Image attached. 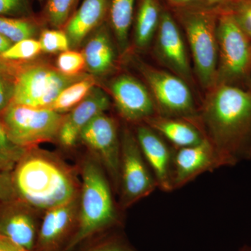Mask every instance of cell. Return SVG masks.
I'll return each mask as SVG.
<instances>
[{
	"mask_svg": "<svg viewBox=\"0 0 251 251\" xmlns=\"http://www.w3.org/2000/svg\"><path fill=\"white\" fill-rule=\"evenodd\" d=\"M41 52L40 43L34 38L14 43L0 55L5 62L16 64L34 58Z\"/></svg>",
	"mask_w": 251,
	"mask_h": 251,
	"instance_id": "obj_27",
	"label": "cell"
},
{
	"mask_svg": "<svg viewBox=\"0 0 251 251\" xmlns=\"http://www.w3.org/2000/svg\"><path fill=\"white\" fill-rule=\"evenodd\" d=\"M0 251H26L7 237L0 234Z\"/></svg>",
	"mask_w": 251,
	"mask_h": 251,
	"instance_id": "obj_36",
	"label": "cell"
},
{
	"mask_svg": "<svg viewBox=\"0 0 251 251\" xmlns=\"http://www.w3.org/2000/svg\"><path fill=\"white\" fill-rule=\"evenodd\" d=\"M27 150L12 141L0 120V170L12 171Z\"/></svg>",
	"mask_w": 251,
	"mask_h": 251,
	"instance_id": "obj_26",
	"label": "cell"
},
{
	"mask_svg": "<svg viewBox=\"0 0 251 251\" xmlns=\"http://www.w3.org/2000/svg\"><path fill=\"white\" fill-rule=\"evenodd\" d=\"M93 251H135L128 246L120 242H112L106 243Z\"/></svg>",
	"mask_w": 251,
	"mask_h": 251,
	"instance_id": "obj_35",
	"label": "cell"
},
{
	"mask_svg": "<svg viewBox=\"0 0 251 251\" xmlns=\"http://www.w3.org/2000/svg\"><path fill=\"white\" fill-rule=\"evenodd\" d=\"M79 140L100 163L119 192L121 135L116 120L105 112L100 114L82 130Z\"/></svg>",
	"mask_w": 251,
	"mask_h": 251,
	"instance_id": "obj_11",
	"label": "cell"
},
{
	"mask_svg": "<svg viewBox=\"0 0 251 251\" xmlns=\"http://www.w3.org/2000/svg\"><path fill=\"white\" fill-rule=\"evenodd\" d=\"M89 37L82 52L87 70L97 76L111 74L117 68L120 54L107 21Z\"/></svg>",
	"mask_w": 251,
	"mask_h": 251,
	"instance_id": "obj_18",
	"label": "cell"
},
{
	"mask_svg": "<svg viewBox=\"0 0 251 251\" xmlns=\"http://www.w3.org/2000/svg\"><path fill=\"white\" fill-rule=\"evenodd\" d=\"M108 90L117 112L126 122L139 125L157 115L152 96L140 79L122 73L110 80Z\"/></svg>",
	"mask_w": 251,
	"mask_h": 251,
	"instance_id": "obj_12",
	"label": "cell"
},
{
	"mask_svg": "<svg viewBox=\"0 0 251 251\" xmlns=\"http://www.w3.org/2000/svg\"><path fill=\"white\" fill-rule=\"evenodd\" d=\"M163 0H137L133 22V46L145 52L152 46L163 12Z\"/></svg>",
	"mask_w": 251,
	"mask_h": 251,
	"instance_id": "obj_21",
	"label": "cell"
},
{
	"mask_svg": "<svg viewBox=\"0 0 251 251\" xmlns=\"http://www.w3.org/2000/svg\"><path fill=\"white\" fill-rule=\"evenodd\" d=\"M16 196L36 211L66 204L80 195L75 170L54 153L28 149L12 171Z\"/></svg>",
	"mask_w": 251,
	"mask_h": 251,
	"instance_id": "obj_2",
	"label": "cell"
},
{
	"mask_svg": "<svg viewBox=\"0 0 251 251\" xmlns=\"http://www.w3.org/2000/svg\"><path fill=\"white\" fill-rule=\"evenodd\" d=\"M109 0H82L63 30L69 39L70 48L80 46L86 38L106 21Z\"/></svg>",
	"mask_w": 251,
	"mask_h": 251,
	"instance_id": "obj_19",
	"label": "cell"
},
{
	"mask_svg": "<svg viewBox=\"0 0 251 251\" xmlns=\"http://www.w3.org/2000/svg\"><path fill=\"white\" fill-rule=\"evenodd\" d=\"M86 68L85 57L82 52L67 50L61 52L57 59V69L68 76L81 75Z\"/></svg>",
	"mask_w": 251,
	"mask_h": 251,
	"instance_id": "obj_30",
	"label": "cell"
},
{
	"mask_svg": "<svg viewBox=\"0 0 251 251\" xmlns=\"http://www.w3.org/2000/svg\"><path fill=\"white\" fill-rule=\"evenodd\" d=\"M110 105V94L101 87L94 86L83 100L64 116L57 138L61 145L66 148L75 145L82 130L94 117L105 113Z\"/></svg>",
	"mask_w": 251,
	"mask_h": 251,
	"instance_id": "obj_16",
	"label": "cell"
},
{
	"mask_svg": "<svg viewBox=\"0 0 251 251\" xmlns=\"http://www.w3.org/2000/svg\"><path fill=\"white\" fill-rule=\"evenodd\" d=\"M174 149L171 175L173 191L206 172L219 168L214 150L206 140L193 146Z\"/></svg>",
	"mask_w": 251,
	"mask_h": 251,
	"instance_id": "obj_17",
	"label": "cell"
},
{
	"mask_svg": "<svg viewBox=\"0 0 251 251\" xmlns=\"http://www.w3.org/2000/svg\"><path fill=\"white\" fill-rule=\"evenodd\" d=\"M41 20L54 29H63L77 9L79 0H46Z\"/></svg>",
	"mask_w": 251,
	"mask_h": 251,
	"instance_id": "obj_25",
	"label": "cell"
},
{
	"mask_svg": "<svg viewBox=\"0 0 251 251\" xmlns=\"http://www.w3.org/2000/svg\"><path fill=\"white\" fill-rule=\"evenodd\" d=\"M41 20L35 17L12 18L0 16V34L11 42L36 37L41 33Z\"/></svg>",
	"mask_w": 251,
	"mask_h": 251,
	"instance_id": "obj_23",
	"label": "cell"
},
{
	"mask_svg": "<svg viewBox=\"0 0 251 251\" xmlns=\"http://www.w3.org/2000/svg\"><path fill=\"white\" fill-rule=\"evenodd\" d=\"M19 198L0 202V234L26 251H34L38 213Z\"/></svg>",
	"mask_w": 251,
	"mask_h": 251,
	"instance_id": "obj_14",
	"label": "cell"
},
{
	"mask_svg": "<svg viewBox=\"0 0 251 251\" xmlns=\"http://www.w3.org/2000/svg\"><path fill=\"white\" fill-rule=\"evenodd\" d=\"M152 48L153 57L161 67L182 78L197 92V82L184 33L165 4Z\"/></svg>",
	"mask_w": 251,
	"mask_h": 251,
	"instance_id": "obj_10",
	"label": "cell"
},
{
	"mask_svg": "<svg viewBox=\"0 0 251 251\" xmlns=\"http://www.w3.org/2000/svg\"><path fill=\"white\" fill-rule=\"evenodd\" d=\"M14 94V76L0 72V115L12 103Z\"/></svg>",
	"mask_w": 251,
	"mask_h": 251,
	"instance_id": "obj_33",
	"label": "cell"
},
{
	"mask_svg": "<svg viewBox=\"0 0 251 251\" xmlns=\"http://www.w3.org/2000/svg\"><path fill=\"white\" fill-rule=\"evenodd\" d=\"M216 34L218 66L216 85L248 89L251 78L250 39L233 18L220 11Z\"/></svg>",
	"mask_w": 251,
	"mask_h": 251,
	"instance_id": "obj_6",
	"label": "cell"
},
{
	"mask_svg": "<svg viewBox=\"0 0 251 251\" xmlns=\"http://www.w3.org/2000/svg\"><path fill=\"white\" fill-rule=\"evenodd\" d=\"M17 198L13 184L12 171H0V202Z\"/></svg>",
	"mask_w": 251,
	"mask_h": 251,
	"instance_id": "obj_34",
	"label": "cell"
},
{
	"mask_svg": "<svg viewBox=\"0 0 251 251\" xmlns=\"http://www.w3.org/2000/svg\"><path fill=\"white\" fill-rule=\"evenodd\" d=\"M12 44L13 43L11 41L0 34V55L9 49Z\"/></svg>",
	"mask_w": 251,
	"mask_h": 251,
	"instance_id": "obj_38",
	"label": "cell"
},
{
	"mask_svg": "<svg viewBox=\"0 0 251 251\" xmlns=\"http://www.w3.org/2000/svg\"><path fill=\"white\" fill-rule=\"evenodd\" d=\"M0 16L35 17L29 0H0Z\"/></svg>",
	"mask_w": 251,
	"mask_h": 251,
	"instance_id": "obj_31",
	"label": "cell"
},
{
	"mask_svg": "<svg viewBox=\"0 0 251 251\" xmlns=\"http://www.w3.org/2000/svg\"><path fill=\"white\" fill-rule=\"evenodd\" d=\"M184 33L189 50L193 73L203 93L216 83L218 42L216 29L219 9H170Z\"/></svg>",
	"mask_w": 251,
	"mask_h": 251,
	"instance_id": "obj_3",
	"label": "cell"
},
{
	"mask_svg": "<svg viewBox=\"0 0 251 251\" xmlns=\"http://www.w3.org/2000/svg\"><path fill=\"white\" fill-rule=\"evenodd\" d=\"M137 0H109L106 21L116 43L120 56L127 55Z\"/></svg>",
	"mask_w": 251,
	"mask_h": 251,
	"instance_id": "obj_22",
	"label": "cell"
},
{
	"mask_svg": "<svg viewBox=\"0 0 251 251\" xmlns=\"http://www.w3.org/2000/svg\"><path fill=\"white\" fill-rule=\"evenodd\" d=\"M87 75L82 74L68 76L57 68L45 64L19 66L14 76L12 103L32 108H50L64 89Z\"/></svg>",
	"mask_w": 251,
	"mask_h": 251,
	"instance_id": "obj_8",
	"label": "cell"
},
{
	"mask_svg": "<svg viewBox=\"0 0 251 251\" xmlns=\"http://www.w3.org/2000/svg\"><path fill=\"white\" fill-rule=\"evenodd\" d=\"M143 124L152 128L175 149L193 146L205 140L198 126L186 119L156 115Z\"/></svg>",
	"mask_w": 251,
	"mask_h": 251,
	"instance_id": "obj_20",
	"label": "cell"
},
{
	"mask_svg": "<svg viewBox=\"0 0 251 251\" xmlns=\"http://www.w3.org/2000/svg\"><path fill=\"white\" fill-rule=\"evenodd\" d=\"M239 251H251V246H244Z\"/></svg>",
	"mask_w": 251,
	"mask_h": 251,
	"instance_id": "obj_39",
	"label": "cell"
},
{
	"mask_svg": "<svg viewBox=\"0 0 251 251\" xmlns=\"http://www.w3.org/2000/svg\"><path fill=\"white\" fill-rule=\"evenodd\" d=\"M78 224L75 233L64 250L69 251L90 236L116 224L117 214L105 172L93 156L81 166Z\"/></svg>",
	"mask_w": 251,
	"mask_h": 251,
	"instance_id": "obj_4",
	"label": "cell"
},
{
	"mask_svg": "<svg viewBox=\"0 0 251 251\" xmlns=\"http://www.w3.org/2000/svg\"><path fill=\"white\" fill-rule=\"evenodd\" d=\"M120 206L126 209L148 197L158 186L145 161L134 131L124 127L121 133Z\"/></svg>",
	"mask_w": 251,
	"mask_h": 251,
	"instance_id": "obj_9",
	"label": "cell"
},
{
	"mask_svg": "<svg viewBox=\"0 0 251 251\" xmlns=\"http://www.w3.org/2000/svg\"><path fill=\"white\" fill-rule=\"evenodd\" d=\"M79 198L45 211L34 251H57L74 237L78 224ZM65 249V248H64Z\"/></svg>",
	"mask_w": 251,
	"mask_h": 251,
	"instance_id": "obj_13",
	"label": "cell"
},
{
	"mask_svg": "<svg viewBox=\"0 0 251 251\" xmlns=\"http://www.w3.org/2000/svg\"><path fill=\"white\" fill-rule=\"evenodd\" d=\"M64 116L50 108L11 103L0 115V120L12 141L28 150L57 140Z\"/></svg>",
	"mask_w": 251,
	"mask_h": 251,
	"instance_id": "obj_7",
	"label": "cell"
},
{
	"mask_svg": "<svg viewBox=\"0 0 251 251\" xmlns=\"http://www.w3.org/2000/svg\"><path fill=\"white\" fill-rule=\"evenodd\" d=\"M248 89H249V90H251V78L250 82H249V87H248Z\"/></svg>",
	"mask_w": 251,
	"mask_h": 251,
	"instance_id": "obj_40",
	"label": "cell"
},
{
	"mask_svg": "<svg viewBox=\"0 0 251 251\" xmlns=\"http://www.w3.org/2000/svg\"><path fill=\"white\" fill-rule=\"evenodd\" d=\"M18 67H19V65H18L17 64L6 62L0 59V72L6 73V74L15 76Z\"/></svg>",
	"mask_w": 251,
	"mask_h": 251,
	"instance_id": "obj_37",
	"label": "cell"
},
{
	"mask_svg": "<svg viewBox=\"0 0 251 251\" xmlns=\"http://www.w3.org/2000/svg\"><path fill=\"white\" fill-rule=\"evenodd\" d=\"M195 124L214 150L219 168L251 160V90L216 85L200 100Z\"/></svg>",
	"mask_w": 251,
	"mask_h": 251,
	"instance_id": "obj_1",
	"label": "cell"
},
{
	"mask_svg": "<svg viewBox=\"0 0 251 251\" xmlns=\"http://www.w3.org/2000/svg\"><path fill=\"white\" fill-rule=\"evenodd\" d=\"M41 51L47 53H57L69 50L70 49L69 39L62 29H47L39 34Z\"/></svg>",
	"mask_w": 251,
	"mask_h": 251,
	"instance_id": "obj_29",
	"label": "cell"
},
{
	"mask_svg": "<svg viewBox=\"0 0 251 251\" xmlns=\"http://www.w3.org/2000/svg\"><path fill=\"white\" fill-rule=\"evenodd\" d=\"M133 60L152 96L157 115L186 119L195 124L200 102L191 85L163 68L154 67L138 57Z\"/></svg>",
	"mask_w": 251,
	"mask_h": 251,
	"instance_id": "obj_5",
	"label": "cell"
},
{
	"mask_svg": "<svg viewBox=\"0 0 251 251\" xmlns=\"http://www.w3.org/2000/svg\"><path fill=\"white\" fill-rule=\"evenodd\" d=\"M219 10L233 18L251 41V0H229Z\"/></svg>",
	"mask_w": 251,
	"mask_h": 251,
	"instance_id": "obj_28",
	"label": "cell"
},
{
	"mask_svg": "<svg viewBox=\"0 0 251 251\" xmlns=\"http://www.w3.org/2000/svg\"><path fill=\"white\" fill-rule=\"evenodd\" d=\"M0 171H1V170H0Z\"/></svg>",
	"mask_w": 251,
	"mask_h": 251,
	"instance_id": "obj_42",
	"label": "cell"
},
{
	"mask_svg": "<svg viewBox=\"0 0 251 251\" xmlns=\"http://www.w3.org/2000/svg\"><path fill=\"white\" fill-rule=\"evenodd\" d=\"M39 1H40V2L42 3V2H44V1H45L46 0H39Z\"/></svg>",
	"mask_w": 251,
	"mask_h": 251,
	"instance_id": "obj_41",
	"label": "cell"
},
{
	"mask_svg": "<svg viewBox=\"0 0 251 251\" xmlns=\"http://www.w3.org/2000/svg\"><path fill=\"white\" fill-rule=\"evenodd\" d=\"M229 0H163L167 7L175 8H204V9H219Z\"/></svg>",
	"mask_w": 251,
	"mask_h": 251,
	"instance_id": "obj_32",
	"label": "cell"
},
{
	"mask_svg": "<svg viewBox=\"0 0 251 251\" xmlns=\"http://www.w3.org/2000/svg\"><path fill=\"white\" fill-rule=\"evenodd\" d=\"M134 133L158 188L166 192L173 191L171 175L174 148L145 124L137 125Z\"/></svg>",
	"mask_w": 251,
	"mask_h": 251,
	"instance_id": "obj_15",
	"label": "cell"
},
{
	"mask_svg": "<svg viewBox=\"0 0 251 251\" xmlns=\"http://www.w3.org/2000/svg\"><path fill=\"white\" fill-rule=\"evenodd\" d=\"M95 85L94 77L87 75L64 89L50 108L61 114L70 112L83 100Z\"/></svg>",
	"mask_w": 251,
	"mask_h": 251,
	"instance_id": "obj_24",
	"label": "cell"
}]
</instances>
